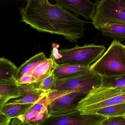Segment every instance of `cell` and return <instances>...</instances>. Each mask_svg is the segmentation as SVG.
Masks as SVG:
<instances>
[{
  "mask_svg": "<svg viewBox=\"0 0 125 125\" xmlns=\"http://www.w3.org/2000/svg\"><path fill=\"white\" fill-rule=\"evenodd\" d=\"M9 125H31L27 123L23 122L17 118L11 120Z\"/></svg>",
  "mask_w": 125,
  "mask_h": 125,
  "instance_id": "25",
  "label": "cell"
},
{
  "mask_svg": "<svg viewBox=\"0 0 125 125\" xmlns=\"http://www.w3.org/2000/svg\"><path fill=\"white\" fill-rule=\"evenodd\" d=\"M101 87L117 88L125 91V75L116 77H101Z\"/></svg>",
  "mask_w": 125,
  "mask_h": 125,
  "instance_id": "20",
  "label": "cell"
},
{
  "mask_svg": "<svg viewBox=\"0 0 125 125\" xmlns=\"http://www.w3.org/2000/svg\"><path fill=\"white\" fill-rule=\"evenodd\" d=\"M90 67H82L70 65H57L52 72L56 79L69 77L88 70Z\"/></svg>",
  "mask_w": 125,
  "mask_h": 125,
  "instance_id": "16",
  "label": "cell"
},
{
  "mask_svg": "<svg viewBox=\"0 0 125 125\" xmlns=\"http://www.w3.org/2000/svg\"><path fill=\"white\" fill-rule=\"evenodd\" d=\"M56 66L54 60L49 58L37 66L29 74L35 78L37 82L40 81L51 75Z\"/></svg>",
  "mask_w": 125,
  "mask_h": 125,
  "instance_id": "14",
  "label": "cell"
},
{
  "mask_svg": "<svg viewBox=\"0 0 125 125\" xmlns=\"http://www.w3.org/2000/svg\"><path fill=\"white\" fill-rule=\"evenodd\" d=\"M48 111L44 112H37L30 109L22 115L17 117L23 122L31 125H40L50 116Z\"/></svg>",
  "mask_w": 125,
  "mask_h": 125,
  "instance_id": "17",
  "label": "cell"
},
{
  "mask_svg": "<svg viewBox=\"0 0 125 125\" xmlns=\"http://www.w3.org/2000/svg\"><path fill=\"white\" fill-rule=\"evenodd\" d=\"M87 94L79 91L73 92L61 96L53 101L48 105L50 116L65 114L77 110L79 102Z\"/></svg>",
  "mask_w": 125,
  "mask_h": 125,
  "instance_id": "8",
  "label": "cell"
},
{
  "mask_svg": "<svg viewBox=\"0 0 125 125\" xmlns=\"http://www.w3.org/2000/svg\"><path fill=\"white\" fill-rule=\"evenodd\" d=\"M101 125V124H100V125Z\"/></svg>",
  "mask_w": 125,
  "mask_h": 125,
  "instance_id": "27",
  "label": "cell"
},
{
  "mask_svg": "<svg viewBox=\"0 0 125 125\" xmlns=\"http://www.w3.org/2000/svg\"><path fill=\"white\" fill-rule=\"evenodd\" d=\"M95 3L92 19L94 26L102 23L125 24V0H101Z\"/></svg>",
  "mask_w": 125,
  "mask_h": 125,
  "instance_id": "6",
  "label": "cell"
},
{
  "mask_svg": "<svg viewBox=\"0 0 125 125\" xmlns=\"http://www.w3.org/2000/svg\"><path fill=\"white\" fill-rule=\"evenodd\" d=\"M106 50L104 45L94 44L78 45L70 49L58 50L54 47L50 58L57 65H70L82 67H90L98 60Z\"/></svg>",
  "mask_w": 125,
  "mask_h": 125,
  "instance_id": "3",
  "label": "cell"
},
{
  "mask_svg": "<svg viewBox=\"0 0 125 125\" xmlns=\"http://www.w3.org/2000/svg\"><path fill=\"white\" fill-rule=\"evenodd\" d=\"M123 103H125V90L100 86L87 94L79 102L76 109L83 115L94 114L102 108Z\"/></svg>",
  "mask_w": 125,
  "mask_h": 125,
  "instance_id": "4",
  "label": "cell"
},
{
  "mask_svg": "<svg viewBox=\"0 0 125 125\" xmlns=\"http://www.w3.org/2000/svg\"><path fill=\"white\" fill-rule=\"evenodd\" d=\"M48 94V93L39 90H26L25 92L21 94L20 97L10 100L8 103L19 104H34Z\"/></svg>",
  "mask_w": 125,
  "mask_h": 125,
  "instance_id": "15",
  "label": "cell"
},
{
  "mask_svg": "<svg viewBox=\"0 0 125 125\" xmlns=\"http://www.w3.org/2000/svg\"><path fill=\"white\" fill-rule=\"evenodd\" d=\"M17 81L18 84L22 85L31 84L37 82L35 78L29 74L25 75Z\"/></svg>",
  "mask_w": 125,
  "mask_h": 125,
  "instance_id": "23",
  "label": "cell"
},
{
  "mask_svg": "<svg viewBox=\"0 0 125 125\" xmlns=\"http://www.w3.org/2000/svg\"><path fill=\"white\" fill-rule=\"evenodd\" d=\"M55 4L87 20H92L95 7V3L88 0H56Z\"/></svg>",
  "mask_w": 125,
  "mask_h": 125,
  "instance_id": "9",
  "label": "cell"
},
{
  "mask_svg": "<svg viewBox=\"0 0 125 125\" xmlns=\"http://www.w3.org/2000/svg\"><path fill=\"white\" fill-rule=\"evenodd\" d=\"M11 120L0 113V125H9Z\"/></svg>",
  "mask_w": 125,
  "mask_h": 125,
  "instance_id": "24",
  "label": "cell"
},
{
  "mask_svg": "<svg viewBox=\"0 0 125 125\" xmlns=\"http://www.w3.org/2000/svg\"><path fill=\"white\" fill-rule=\"evenodd\" d=\"M94 114H99L106 117L124 116L125 114V103L102 108L96 111Z\"/></svg>",
  "mask_w": 125,
  "mask_h": 125,
  "instance_id": "18",
  "label": "cell"
},
{
  "mask_svg": "<svg viewBox=\"0 0 125 125\" xmlns=\"http://www.w3.org/2000/svg\"><path fill=\"white\" fill-rule=\"evenodd\" d=\"M94 26L102 32L103 36L119 41L125 39V24L102 23Z\"/></svg>",
  "mask_w": 125,
  "mask_h": 125,
  "instance_id": "11",
  "label": "cell"
},
{
  "mask_svg": "<svg viewBox=\"0 0 125 125\" xmlns=\"http://www.w3.org/2000/svg\"><path fill=\"white\" fill-rule=\"evenodd\" d=\"M56 79L52 73L40 81H37V89L49 94L55 85Z\"/></svg>",
  "mask_w": 125,
  "mask_h": 125,
  "instance_id": "21",
  "label": "cell"
},
{
  "mask_svg": "<svg viewBox=\"0 0 125 125\" xmlns=\"http://www.w3.org/2000/svg\"><path fill=\"white\" fill-rule=\"evenodd\" d=\"M17 68V66L9 59L0 58V80L14 78Z\"/></svg>",
  "mask_w": 125,
  "mask_h": 125,
  "instance_id": "19",
  "label": "cell"
},
{
  "mask_svg": "<svg viewBox=\"0 0 125 125\" xmlns=\"http://www.w3.org/2000/svg\"><path fill=\"white\" fill-rule=\"evenodd\" d=\"M19 97L20 86L14 78L0 80V109L10 100Z\"/></svg>",
  "mask_w": 125,
  "mask_h": 125,
  "instance_id": "10",
  "label": "cell"
},
{
  "mask_svg": "<svg viewBox=\"0 0 125 125\" xmlns=\"http://www.w3.org/2000/svg\"><path fill=\"white\" fill-rule=\"evenodd\" d=\"M19 10L21 21L40 32L62 35L72 43L83 36L84 26L89 23L47 0H28Z\"/></svg>",
  "mask_w": 125,
  "mask_h": 125,
  "instance_id": "1",
  "label": "cell"
},
{
  "mask_svg": "<svg viewBox=\"0 0 125 125\" xmlns=\"http://www.w3.org/2000/svg\"><path fill=\"white\" fill-rule=\"evenodd\" d=\"M124 116H125V115H124Z\"/></svg>",
  "mask_w": 125,
  "mask_h": 125,
  "instance_id": "28",
  "label": "cell"
},
{
  "mask_svg": "<svg viewBox=\"0 0 125 125\" xmlns=\"http://www.w3.org/2000/svg\"><path fill=\"white\" fill-rule=\"evenodd\" d=\"M106 118L97 114L83 115L77 110L65 114L50 116L40 125H98Z\"/></svg>",
  "mask_w": 125,
  "mask_h": 125,
  "instance_id": "7",
  "label": "cell"
},
{
  "mask_svg": "<svg viewBox=\"0 0 125 125\" xmlns=\"http://www.w3.org/2000/svg\"><path fill=\"white\" fill-rule=\"evenodd\" d=\"M122 45L114 40L104 54L90 66V69L101 77L125 75V54Z\"/></svg>",
  "mask_w": 125,
  "mask_h": 125,
  "instance_id": "5",
  "label": "cell"
},
{
  "mask_svg": "<svg viewBox=\"0 0 125 125\" xmlns=\"http://www.w3.org/2000/svg\"><path fill=\"white\" fill-rule=\"evenodd\" d=\"M47 59L43 52L32 57L17 68L15 75V79L17 81L25 75L29 74L37 66Z\"/></svg>",
  "mask_w": 125,
  "mask_h": 125,
  "instance_id": "12",
  "label": "cell"
},
{
  "mask_svg": "<svg viewBox=\"0 0 125 125\" xmlns=\"http://www.w3.org/2000/svg\"><path fill=\"white\" fill-rule=\"evenodd\" d=\"M101 80V76L90 69L74 75L57 79L48 94L49 104L59 97L73 92H81L87 94L100 86Z\"/></svg>",
  "mask_w": 125,
  "mask_h": 125,
  "instance_id": "2",
  "label": "cell"
},
{
  "mask_svg": "<svg viewBox=\"0 0 125 125\" xmlns=\"http://www.w3.org/2000/svg\"><path fill=\"white\" fill-rule=\"evenodd\" d=\"M102 125H125L124 116L107 117L101 123Z\"/></svg>",
  "mask_w": 125,
  "mask_h": 125,
  "instance_id": "22",
  "label": "cell"
},
{
  "mask_svg": "<svg viewBox=\"0 0 125 125\" xmlns=\"http://www.w3.org/2000/svg\"><path fill=\"white\" fill-rule=\"evenodd\" d=\"M33 104H19L7 102L0 109V113L8 119L12 120L22 115Z\"/></svg>",
  "mask_w": 125,
  "mask_h": 125,
  "instance_id": "13",
  "label": "cell"
},
{
  "mask_svg": "<svg viewBox=\"0 0 125 125\" xmlns=\"http://www.w3.org/2000/svg\"><path fill=\"white\" fill-rule=\"evenodd\" d=\"M122 45L123 48V50H124V51L125 54V45H123L122 44Z\"/></svg>",
  "mask_w": 125,
  "mask_h": 125,
  "instance_id": "26",
  "label": "cell"
}]
</instances>
